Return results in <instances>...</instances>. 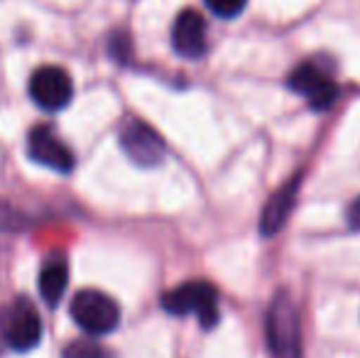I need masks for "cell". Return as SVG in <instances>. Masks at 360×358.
<instances>
[{"label": "cell", "instance_id": "30bf717a", "mask_svg": "<svg viewBox=\"0 0 360 358\" xmlns=\"http://www.w3.org/2000/svg\"><path fill=\"white\" fill-rule=\"evenodd\" d=\"M297 189H299V177H292L280 191H275L272 199L265 204L262 216H260V234L265 236V238L275 236L277 231L287 224L289 211H292V206H294V196H297Z\"/></svg>", "mask_w": 360, "mask_h": 358}, {"label": "cell", "instance_id": "9c48e42d", "mask_svg": "<svg viewBox=\"0 0 360 358\" xmlns=\"http://www.w3.org/2000/svg\"><path fill=\"white\" fill-rule=\"evenodd\" d=\"M172 47L184 59H201L209 47L206 39V20L199 10L186 8L176 15L172 25Z\"/></svg>", "mask_w": 360, "mask_h": 358}, {"label": "cell", "instance_id": "6da1fadb", "mask_svg": "<svg viewBox=\"0 0 360 358\" xmlns=\"http://www.w3.org/2000/svg\"><path fill=\"white\" fill-rule=\"evenodd\" d=\"M72 319L86 336H108L120 324V307L110 295L101 290H81L72 300Z\"/></svg>", "mask_w": 360, "mask_h": 358}, {"label": "cell", "instance_id": "5b68a950", "mask_svg": "<svg viewBox=\"0 0 360 358\" xmlns=\"http://www.w3.org/2000/svg\"><path fill=\"white\" fill-rule=\"evenodd\" d=\"M118 143L123 148L125 158L133 165H138V167H157L167 158V145L162 140V135L140 118L125 120L118 133Z\"/></svg>", "mask_w": 360, "mask_h": 358}, {"label": "cell", "instance_id": "4fadbf2b", "mask_svg": "<svg viewBox=\"0 0 360 358\" xmlns=\"http://www.w3.org/2000/svg\"><path fill=\"white\" fill-rule=\"evenodd\" d=\"M108 54L115 59V64H130L133 59V39L125 30H115L108 37Z\"/></svg>", "mask_w": 360, "mask_h": 358}, {"label": "cell", "instance_id": "5bb4252c", "mask_svg": "<svg viewBox=\"0 0 360 358\" xmlns=\"http://www.w3.org/2000/svg\"><path fill=\"white\" fill-rule=\"evenodd\" d=\"M206 8L221 20H233L245 10L248 0H204Z\"/></svg>", "mask_w": 360, "mask_h": 358}, {"label": "cell", "instance_id": "7c38bea8", "mask_svg": "<svg viewBox=\"0 0 360 358\" xmlns=\"http://www.w3.org/2000/svg\"><path fill=\"white\" fill-rule=\"evenodd\" d=\"M62 358H115L113 351L105 349L98 339L94 336H81V339H74L64 346Z\"/></svg>", "mask_w": 360, "mask_h": 358}, {"label": "cell", "instance_id": "7a4b0ae2", "mask_svg": "<svg viewBox=\"0 0 360 358\" xmlns=\"http://www.w3.org/2000/svg\"><path fill=\"white\" fill-rule=\"evenodd\" d=\"M162 309L172 317L196 314L204 329L218 324V292L211 282L194 280L169 290L162 297Z\"/></svg>", "mask_w": 360, "mask_h": 358}, {"label": "cell", "instance_id": "8992f818", "mask_svg": "<svg viewBox=\"0 0 360 358\" xmlns=\"http://www.w3.org/2000/svg\"><path fill=\"white\" fill-rule=\"evenodd\" d=\"M30 98L34 101V106L47 113H57L64 110L74 98V82L69 77L67 69L54 67H39L30 79Z\"/></svg>", "mask_w": 360, "mask_h": 358}, {"label": "cell", "instance_id": "3957f363", "mask_svg": "<svg viewBox=\"0 0 360 358\" xmlns=\"http://www.w3.org/2000/svg\"><path fill=\"white\" fill-rule=\"evenodd\" d=\"M302 331H299V314L292 300L285 292L272 300L265 314V336L272 354L277 358H299L302 354Z\"/></svg>", "mask_w": 360, "mask_h": 358}, {"label": "cell", "instance_id": "277c9868", "mask_svg": "<svg viewBox=\"0 0 360 358\" xmlns=\"http://www.w3.org/2000/svg\"><path fill=\"white\" fill-rule=\"evenodd\" d=\"M42 331L39 312L27 297H18L0 321V341L15 354H27L37 349L42 341Z\"/></svg>", "mask_w": 360, "mask_h": 358}, {"label": "cell", "instance_id": "ba28073f", "mask_svg": "<svg viewBox=\"0 0 360 358\" xmlns=\"http://www.w3.org/2000/svg\"><path fill=\"white\" fill-rule=\"evenodd\" d=\"M27 155L32 162L42 165L54 172H72L74 170V153L49 125H37L27 135Z\"/></svg>", "mask_w": 360, "mask_h": 358}, {"label": "cell", "instance_id": "52a82bcc", "mask_svg": "<svg viewBox=\"0 0 360 358\" xmlns=\"http://www.w3.org/2000/svg\"><path fill=\"white\" fill-rule=\"evenodd\" d=\"M287 84L294 94H299L302 98H307V103L311 106L314 110L331 108L333 101H336V96H338V87L331 79V74L314 62L299 64V67L289 74Z\"/></svg>", "mask_w": 360, "mask_h": 358}, {"label": "cell", "instance_id": "8fae6325", "mask_svg": "<svg viewBox=\"0 0 360 358\" xmlns=\"http://www.w3.org/2000/svg\"><path fill=\"white\" fill-rule=\"evenodd\" d=\"M67 285H69L67 258H64V255H52V258L42 265V270H39V280H37L39 295H42V300L47 302L49 307H57L59 302H62L64 292H67Z\"/></svg>", "mask_w": 360, "mask_h": 358}, {"label": "cell", "instance_id": "9a60e30c", "mask_svg": "<svg viewBox=\"0 0 360 358\" xmlns=\"http://www.w3.org/2000/svg\"><path fill=\"white\" fill-rule=\"evenodd\" d=\"M348 224H351V229L360 231V196L348 206Z\"/></svg>", "mask_w": 360, "mask_h": 358}]
</instances>
